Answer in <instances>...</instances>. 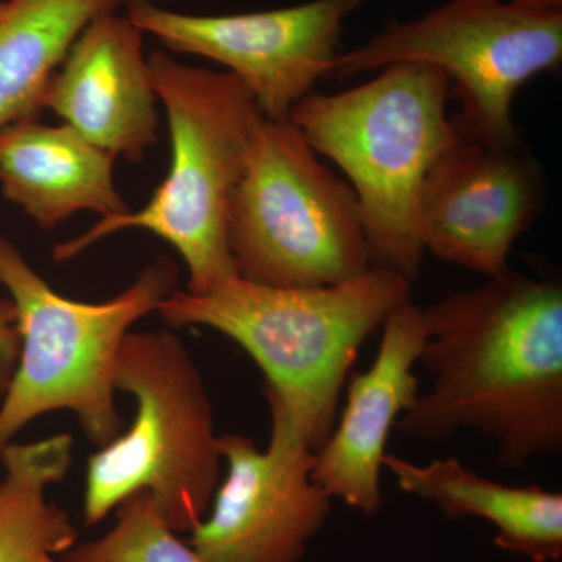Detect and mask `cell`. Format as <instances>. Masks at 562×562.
Listing matches in <instances>:
<instances>
[{
  "label": "cell",
  "instance_id": "obj_4",
  "mask_svg": "<svg viewBox=\"0 0 562 562\" xmlns=\"http://www.w3.org/2000/svg\"><path fill=\"white\" fill-rule=\"evenodd\" d=\"M165 109L171 166L139 210L99 217L52 250L57 262L80 257L114 233L144 231L171 244L188 269V292L238 277L228 247V210L241 180L261 111L233 74L184 65L168 50L147 55Z\"/></svg>",
  "mask_w": 562,
  "mask_h": 562
},
{
  "label": "cell",
  "instance_id": "obj_7",
  "mask_svg": "<svg viewBox=\"0 0 562 562\" xmlns=\"http://www.w3.org/2000/svg\"><path fill=\"white\" fill-rule=\"evenodd\" d=\"M290 117L261 116L228 210L236 273L276 288L346 283L372 268L357 195Z\"/></svg>",
  "mask_w": 562,
  "mask_h": 562
},
{
  "label": "cell",
  "instance_id": "obj_3",
  "mask_svg": "<svg viewBox=\"0 0 562 562\" xmlns=\"http://www.w3.org/2000/svg\"><path fill=\"white\" fill-rule=\"evenodd\" d=\"M450 90L441 69L398 63L353 90L310 92L288 116L350 180L372 266L409 281L427 254L419 224L425 180L460 133L447 116Z\"/></svg>",
  "mask_w": 562,
  "mask_h": 562
},
{
  "label": "cell",
  "instance_id": "obj_16",
  "mask_svg": "<svg viewBox=\"0 0 562 562\" xmlns=\"http://www.w3.org/2000/svg\"><path fill=\"white\" fill-rule=\"evenodd\" d=\"M117 0H0V131L40 120L54 74L80 32Z\"/></svg>",
  "mask_w": 562,
  "mask_h": 562
},
{
  "label": "cell",
  "instance_id": "obj_18",
  "mask_svg": "<svg viewBox=\"0 0 562 562\" xmlns=\"http://www.w3.org/2000/svg\"><path fill=\"white\" fill-rule=\"evenodd\" d=\"M109 531L92 541L76 543L63 562H209L155 509L146 491L136 492L116 509Z\"/></svg>",
  "mask_w": 562,
  "mask_h": 562
},
{
  "label": "cell",
  "instance_id": "obj_1",
  "mask_svg": "<svg viewBox=\"0 0 562 562\" xmlns=\"http://www.w3.org/2000/svg\"><path fill=\"white\" fill-rule=\"evenodd\" d=\"M420 362L432 386L395 422L436 442L494 439L502 468L562 450V288L513 271L424 308Z\"/></svg>",
  "mask_w": 562,
  "mask_h": 562
},
{
  "label": "cell",
  "instance_id": "obj_17",
  "mask_svg": "<svg viewBox=\"0 0 562 562\" xmlns=\"http://www.w3.org/2000/svg\"><path fill=\"white\" fill-rule=\"evenodd\" d=\"M72 450V435L58 432L0 453V562H63L76 546V524L49 498V487L68 476Z\"/></svg>",
  "mask_w": 562,
  "mask_h": 562
},
{
  "label": "cell",
  "instance_id": "obj_6",
  "mask_svg": "<svg viewBox=\"0 0 562 562\" xmlns=\"http://www.w3.org/2000/svg\"><path fill=\"white\" fill-rule=\"evenodd\" d=\"M113 384L135 398V420L88 458L85 524H101L146 491L171 530H194L220 486L222 457L213 406L190 350L172 330L128 331Z\"/></svg>",
  "mask_w": 562,
  "mask_h": 562
},
{
  "label": "cell",
  "instance_id": "obj_14",
  "mask_svg": "<svg viewBox=\"0 0 562 562\" xmlns=\"http://www.w3.org/2000/svg\"><path fill=\"white\" fill-rule=\"evenodd\" d=\"M116 160L65 122H14L0 131V192L43 231L85 211L125 213Z\"/></svg>",
  "mask_w": 562,
  "mask_h": 562
},
{
  "label": "cell",
  "instance_id": "obj_5",
  "mask_svg": "<svg viewBox=\"0 0 562 562\" xmlns=\"http://www.w3.org/2000/svg\"><path fill=\"white\" fill-rule=\"evenodd\" d=\"M0 286L13 302L21 338L0 401V453L33 420L57 412L72 413L94 446L117 438L124 431L113 384L117 350L136 322L179 290V266L161 255L110 301L77 302L58 294L0 232Z\"/></svg>",
  "mask_w": 562,
  "mask_h": 562
},
{
  "label": "cell",
  "instance_id": "obj_15",
  "mask_svg": "<svg viewBox=\"0 0 562 562\" xmlns=\"http://www.w3.org/2000/svg\"><path fill=\"white\" fill-rule=\"evenodd\" d=\"M383 468L402 491L432 503L450 519L476 517L490 522L497 530L494 543L503 552L532 562L561 561V492L494 482L454 457L414 464L386 453Z\"/></svg>",
  "mask_w": 562,
  "mask_h": 562
},
{
  "label": "cell",
  "instance_id": "obj_9",
  "mask_svg": "<svg viewBox=\"0 0 562 562\" xmlns=\"http://www.w3.org/2000/svg\"><path fill=\"white\" fill-rule=\"evenodd\" d=\"M362 0H312L288 9L188 14L151 0H127L125 14L171 54L227 68L249 90L262 116L284 120L335 70L339 35Z\"/></svg>",
  "mask_w": 562,
  "mask_h": 562
},
{
  "label": "cell",
  "instance_id": "obj_21",
  "mask_svg": "<svg viewBox=\"0 0 562 562\" xmlns=\"http://www.w3.org/2000/svg\"><path fill=\"white\" fill-rule=\"evenodd\" d=\"M151 2H154V0H151Z\"/></svg>",
  "mask_w": 562,
  "mask_h": 562
},
{
  "label": "cell",
  "instance_id": "obj_11",
  "mask_svg": "<svg viewBox=\"0 0 562 562\" xmlns=\"http://www.w3.org/2000/svg\"><path fill=\"white\" fill-rule=\"evenodd\" d=\"M542 192L541 168L519 140L483 143L460 131L422 190L424 249L486 279L505 276L514 243L541 210Z\"/></svg>",
  "mask_w": 562,
  "mask_h": 562
},
{
  "label": "cell",
  "instance_id": "obj_20",
  "mask_svg": "<svg viewBox=\"0 0 562 562\" xmlns=\"http://www.w3.org/2000/svg\"><path fill=\"white\" fill-rule=\"evenodd\" d=\"M506 2L539 10H561L562 5V0H506Z\"/></svg>",
  "mask_w": 562,
  "mask_h": 562
},
{
  "label": "cell",
  "instance_id": "obj_2",
  "mask_svg": "<svg viewBox=\"0 0 562 562\" xmlns=\"http://www.w3.org/2000/svg\"><path fill=\"white\" fill-rule=\"evenodd\" d=\"M412 281L372 266L322 288H276L233 277L203 292L176 290L158 308L171 328L205 327L241 346L314 452L336 424L339 397L362 344L392 310L409 302Z\"/></svg>",
  "mask_w": 562,
  "mask_h": 562
},
{
  "label": "cell",
  "instance_id": "obj_13",
  "mask_svg": "<svg viewBox=\"0 0 562 562\" xmlns=\"http://www.w3.org/2000/svg\"><path fill=\"white\" fill-rule=\"evenodd\" d=\"M382 342L366 372L351 376L341 419L316 452L312 480L364 516L383 508L382 479L386 442L395 422L419 397L414 366L427 339L424 308L412 301L383 322Z\"/></svg>",
  "mask_w": 562,
  "mask_h": 562
},
{
  "label": "cell",
  "instance_id": "obj_8",
  "mask_svg": "<svg viewBox=\"0 0 562 562\" xmlns=\"http://www.w3.org/2000/svg\"><path fill=\"white\" fill-rule=\"evenodd\" d=\"M562 60V10L506 0H449L416 21L394 22L368 43L338 54L341 76L398 63L447 74L462 111L458 128L491 144L517 143L512 106L520 88Z\"/></svg>",
  "mask_w": 562,
  "mask_h": 562
},
{
  "label": "cell",
  "instance_id": "obj_10",
  "mask_svg": "<svg viewBox=\"0 0 562 562\" xmlns=\"http://www.w3.org/2000/svg\"><path fill=\"white\" fill-rule=\"evenodd\" d=\"M268 405V449L249 436H220L227 475L187 541L205 561L302 562L330 517L331 498L312 480L316 452L279 405Z\"/></svg>",
  "mask_w": 562,
  "mask_h": 562
},
{
  "label": "cell",
  "instance_id": "obj_19",
  "mask_svg": "<svg viewBox=\"0 0 562 562\" xmlns=\"http://www.w3.org/2000/svg\"><path fill=\"white\" fill-rule=\"evenodd\" d=\"M21 338L10 299H0V401L9 390L20 360Z\"/></svg>",
  "mask_w": 562,
  "mask_h": 562
},
{
  "label": "cell",
  "instance_id": "obj_12",
  "mask_svg": "<svg viewBox=\"0 0 562 562\" xmlns=\"http://www.w3.org/2000/svg\"><path fill=\"white\" fill-rule=\"evenodd\" d=\"M158 103L144 33L116 3L74 41L52 77L44 110L114 157L139 162L160 136Z\"/></svg>",
  "mask_w": 562,
  "mask_h": 562
}]
</instances>
